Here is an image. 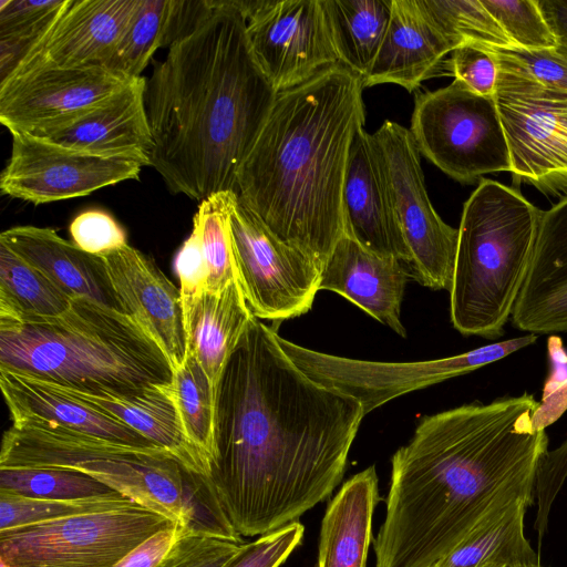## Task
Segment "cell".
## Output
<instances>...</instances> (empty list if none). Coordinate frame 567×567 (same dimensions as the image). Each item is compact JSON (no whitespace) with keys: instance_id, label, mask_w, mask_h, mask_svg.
Here are the masks:
<instances>
[{"instance_id":"obj_2","label":"cell","mask_w":567,"mask_h":567,"mask_svg":"<svg viewBox=\"0 0 567 567\" xmlns=\"http://www.w3.org/2000/svg\"><path fill=\"white\" fill-rule=\"evenodd\" d=\"M540 409L524 393L425 416L391 460L375 567H433L489 518L533 504L548 452Z\"/></svg>"},{"instance_id":"obj_29","label":"cell","mask_w":567,"mask_h":567,"mask_svg":"<svg viewBox=\"0 0 567 567\" xmlns=\"http://www.w3.org/2000/svg\"><path fill=\"white\" fill-rule=\"evenodd\" d=\"M532 503L520 501L475 528L433 567H535L540 565L524 532Z\"/></svg>"},{"instance_id":"obj_26","label":"cell","mask_w":567,"mask_h":567,"mask_svg":"<svg viewBox=\"0 0 567 567\" xmlns=\"http://www.w3.org/2000/svg\"><path fill=\"white\" fill-rule=\"evenodd\" d=\"M31 377L53 390L121 421L169 452L189 471L209 478L208 462L192 445L182 430L173 400L172 385L117 394L109 391H81Z\"/></svg>"},{"instance_id":"obj_19","label":"cell","mask_w":567,"mask_h":567,"mask_svg":"<svg viewBox=\"0 0 567 567\" xmlns=\"http://www.w3.org/2000/svg\"><path fill=\"white\" fill-rule=\"evenodd\" d=\"M146 79H133L84 114L29 135L102 156H128L151 166L154 144L145 106Z\"/></svg>"},{"instance_id":"obj_9","label":"cell","mask_w":567,"mask_h":567,"mask_svg":"<svg viewBox=\"0 0 567 567\" xmlns=\"http://www.w3.org/2000/svg\"><path fill=\"white\" fill-rule=\"evenodd\" d=\"M410 132L420 153L460 183L512 171L495 96L480 95L457 80L415 95Z\"/></svg>"},{"instance_id":"obj_17","label":"cell","mask_w":567,"mask_h":567,"mask_svg":"<svg viewBox=\"0 0 567 567\" xmlns=\"http://www.w3.org/2000/svg\"><path fill=\"white\" fill-rule=\"evenodd\" d=\"M101 257L123 311L156 342L173 371L182 367L187 340L179 288L128 244Z\"/></svg>"},{"instance_id":"obj_32","label":"cell","mask_w":567,"mask_h":567,"mask_svg":"<svg viewBox=\"0 0 567 567\" xmlns=\"http://www.w3.org/2000/svg\"><path fill=\"white\" fill-rule=\"evenodd\" d=\"M172 394L182 430L192 445L208 462L215 454L216 393L192 352L173 371Z\"/></svg>"},{"instance_id":"obj_8","label":"cell","mask_w":567,"mask_h":567,"mask_svg":"<svg viewBox=\"0 0 567 567\" xmlns=\"http://www.w3.org/2000/svg\"><path fill=\"white\" fill-rule=\"evenodd\" d=\"M174 519L136 503L0 532V567H114Z\"/></svg>"},{"instance_id":"obj_16","label":"cell","mask_w":567,"mask_h":567,"mask_svg":"<svg viewBox=\"0 0 567 567\" xmlns=\"http://www.w3.org/2000/svg\"><path fill=\"white\" fill-rule=\"evenodd\" d=\"M132 80L100 65L20 70L0 83V122L10 133L53 127L94 109Z\"/></svg>"},{"instance_id":"obj_35","label":"cell","mask_w":567,"mask_h":567,"mask_svg":"<svg viewBox=\"0 0 567 567\" xmlns=\"http://www.w3.org/2000/svg\"><path fill=\"white\" fill-rule=\"evenodd\" d=\"M0 491L58 501L122 495L86 473L66 468H0Z\"/></svg>"},{"instance_id":"obj_10","label":"cell","mask_w":567,"mask_h":567,"mask_svg":"<svg viewBox=\"0 0 567 567\" xmlns=\"http://www.w3.org/2000/svg\"><path fill=\"white\" fill-rule=\"evenodd\" d=\"M536 340V334L527 333L447 358L416 362H379L310 350L278 337L285 353L305 374L315 382L358 401L364 415L402 394L499 361Z\"/></svg>"},{"instance_id":"obj_24","label":"cell","mask_w":567,"mask_h":567,"mask_svg":"<svg viewBox=\"0 0 567 567\" xmlns=\"http://www.w3.org/2000/svg\"><path fill=\"white\" fill-rule=\"evenodd\" d=\"M0 241L40 270L72 300L86 299L125 313L113 291L102 257L83 251L54 229L16 226L3 230Z\"/></svg>"},{"instance_id":"obj_37","label":"cell","mask_w":567,"mask_h":567,"mask_svg":"<svg viewBox=\"0 0 567 567\" xmlns=\"http://www.w3.org/2000/svg\"><path fill=\"white\" fill-rule=\"evenodd\" d=\"M131 498L96 497L73 501L38 499L0 491V532L133 504Z\"/></svg>"},{"instance_id":"obj_41","label":"cell","mask_w":567,"mask_h":567,"mask_svg":"<svg viewBox=\"0 0 567 567\" xmlns=\"http://www.w3.org/2000/svg\"><path fill=\"white\" fill-rule=\"evenodd\" d=\"M68 0H0V39L47 32Z\"/></svg>"},{"instance_id":"obj_40","label":"cell","mask_w":567,"mask_h":567,"mask_svg":"<svg viewBox=\"0 0 567 567\" xmlns=\"http://www.w3.org/2000/svg\"><path fill=\"white\" fill-rule=\"evenodd\" d=\"M244 544L185 530L159 567H226Z\"/></svg>"},{"instance_id":"obj_47","label":"cell","mask_w":567,"mask_h":567,"mask_svg":"<svg viewBox=\"0 0 567 567\" xmlns=\"http://www.w3.org/2000/svg\"><path fill=\"white\" fill-rule=\"evenodd\" d=\"M538 6L556 39V51L567 59V0H538Z\"/></svg>"},{"instance_id":"obj_30","label":"cell","mask_w":567,"mask_h":567,"mask_svg":"<svg viewBox=\"0 0 567 567\" xmlns=\"http://www.w3.org/2000/svg\"><path fill=\"white\" fill-rule=\"evenodd\" d=\"M339 63L362 80L385 37L392 0H322Z\"/></svg>"},{"instance_id":"obj_36","label":"cell","mask_w":567,"mask_h":567,"mask_svg":"<svg viewBox=\"0 0 567 567\" xmlns=\"http://www.w3.org/2000/svg\"><path fill=\"white\" fill-rule=\"evenodd\" d=\"M168 10L169 0H141L103 68L130 79L142 76L155 51L163 47Z\"/></svg>"},{"instance_id":"obj_22","label":"cell","mask_w":567,"mask_h":567,"mask_svg":"<svg viewBox=\"0 0 567 567\" xmlns=\"http://www.w3.org/2000/svg\"><path fill=\"white\" fill-rule=\"evenodd\" d=\"M530 334L567 332V197L543 210L527 277L512 313Z\"/></svg>"},{"instance_id":"obj_14","label":"cell","mask_w":567,"mask_h":567,"mask_svg":"<svg viewBox=\"0 0 567 567\" xmlns=\"http://www.w3.org/2000/svg\"><path fill=\"white\" fill-rule=\"evenodd\" d=\"M11 155L0 176L1 193L35 205L83 197L138 179L140 161L66 148L24 133H11Z\"/></svg>"},{"instance_id":"obj_12","label":"cell","mask_w":567,"mask_h":567,"mask_svg":"<svg viewBox=\"0 0 567 567\" xmlns=\"http://www.w3.org/2000/svg\"><path fill=\"white\" fill-rule=\"evenodd\" d=\"M373 136L384 158L398 221L411 254L410 270L423 286L450 291L458 229L444 223L432 206L412 134L386 120Z\"/></svg>"},{"instance_id":"obj_5","label":"cell","mask_w":567,"mask_h":567,"mask_svg":"<svg viewBox=\"0 0 567 567\" xmlns=\"http://www.w3.org/2000/svg\"><path fill=\"white\" fill-rule=\"evenodd\" d=\"M0 368L89 392L173 382L166 355L130 316L86 299L56 317L0 318Z\"/></svg>"},{"instance_id":"obj_18","label":"cell","mask_w":567,"mask_h":567,"mask_svg":"<svg viewBox=\"0 0 567 567\" xmlns=\"http://www.w3.org/2000/svg\"><path fill=\"white\" fill-rule=\"evenodd\" d=\"M343 213L344 234L378 255L410 266L411 254L398 221L384 158L364 127L357 131L350 146Z\"/></svg>"},{"instance_id":"obj_38","label":"cell","mask_w":567,"mask_h":567,"mask_svg":"<svg viewBox=\"0 0 567 567\" xmlns=\"http://www.w3.org/2000/svg\"><path fill=\"white\" fill-rule=\"evenodd\" d=\"M513 47L555 49L557 43L538 0H481Z\"/></svg>"},{"instance_id":"obj_46","label":"cell","mask_w":567,"mask_h":567,"mask_svg":"<svg viewBox=\"0 0 567 567\" xmlns=\"http://www.w3.org/2000/svg\"><path fill=\"white\" fill-rule=\"evenodd\" d=\"M185 530L187 529L175 523L157 532L114 567H159Z\"/></svg>"},{"instance_id":"obj_13","label":"cell","mask_w":567,"mask_h":567,"mask_svg":"<svg viewBox=\"0 0 567 567\" xmlns=\"http://www.w3.org/2000/svg\"><path fill=\"white\" fill-rule=\"evenodd\" d=\"M230 229L236 280L252 316L281 321L308 312L320 290L317 265L271 234L239 198Z\"/></svg>"},{"instance_id":"obj_43","label":"cell","mask_w":567,"mask_h":567,"mask_svg":"<svg viewBox=\"0 0 567 567\" xmlns=\"http://www.w3.org/2000/svg\"><path fill=\"white\" fill-rule=\"evenodd\" d=\"M72 243L83 251L104 256L127 245L124 228L106 212L87 209L70 224Z\"/></svg>"},{"instance_id":"obj_23","label":"cell","mask_w":567,"mask_h":567,"mask_svg":"<svg viewBox=\"0 0 567 567\" xmlns=\"http://www.w3.org/2000/svg\"><path fill=\"white\" fill-rule=\"evenodd\" d=\"M408 275L400 260L378 255L343 234L320 270L319 289L341 295L405 337L400 315Z\"/></svg>"},{"instance_id":"obj_21","label":"cell","mask_w":567,"mask_h":567,"mask_svg":"<svg viewBox=\"0 0 567 567\" xmlns=\"http://www.w3.org/2000/svg\"><path fill=\"white\" fill-rule=\"evenodd\" d=\"M0 388L13 425L55 427L143 452H167L121 421L29 374L0 368Z\"/></svg>"},{"instance_id":"obj_20","label":"cell","mask_w":567,"mask_h":567,"mask_svg":"<svg viewBox=\"0 0 567 567\" xmlns=\"http://www.w3.org/2000/svg\"><path fill=\"white\" fill-rule=\"evenodd\" d=\"M140 4L141 0H68L51 31L13 73L33 66H103Z\"/></svg>"},{"instance_id":"obj_11","label":"cell","mask_w":567,"mask_h":567,"mask_svg":"<svg viewBox=\"0 0 567 567\" xmlns=\"http://www.w3.org/2000/svg\"><path fill=\"white\" fill-rule=\"evenodd\" d=\"M497 66L494 96L514 178L544 193L567 197V95Z\"/></svg>"},{"instance_id":"obj_42","label":"cell","mask_w":567,"mask_h":567,"mask_svg":"<svg viewBox=\"0 0 567 567\" xmlns=\"http://www.w3.org/2000/svg\"><path fill=\"white\" fill-rule=\"evenodd\" d=\"M174 268L179 280V293L187 331L194 310L207 292L208 267L198 233L192 229L188 238L178 249Z\"/></svg>"},{"instance_id":"obj_4","label":"cell","mask_w":567,"mask_h":567,"mask_svg":"<svg viewBox=\"0 0 567 567\" xmlns=\"http://www.w3.org/2000/svg\"><path fill=\"white\" fill-rule=\"evenodd\" d=\"M363 89L359 75L336 64L278 92L237 173L240 202L319 270L346 233L343 186L365 121Z\"/></svg>"},{"instance_id":"obj_45","label":"cell","mask_w":567,"mask_h":567,"mask_svg":"<svg viewBox=\"0 0 567 567\" xmlns=\"http://www.w3.org/2000/svg\"><path fill=\"white\" fill-rule=\"evenodd\" d=\"M449 70L457 80L471 91L494 96L498 66L494 55L484 45H462L451 52Z\"/></svg>"},{"instance_id":"obj_7","label":"cell","mask_w":567,"mask_h":567,"mask_svg":"<svg viewBox=\"0 0 567 567\" xmlns=\"http://www.w3.org/2000/svg\"><path fill=\"white\" fill-rule=\"evenodd\" d=\"M543 210L517 189L482 178L464 203L450 313L464 336L495 340L520 293Z\"/></svg>"},{"instance_id":"obj_27","label":"cell","mask_w":567,"mask_h":567,"mask_svg":"<svg viewBox=\"0 0 567 567\" xmlns=\"http://www.w3.org/2000/svg\"><path fill=\"white\" fill-rule=\"evenodd\" d=\"M378 502V475L373 465L341 486L322 519L318 567H367Z\"/></svg>"},{"instance_id":"obj_31","label":"cell","mask_w":567,"mask_h":567,"mask_svg":"<svg viewBox=\"0 0 567 567\" xmlns=\"http://www.w3.org/2000/svg\"><path fill=\"white\" fill-rule=\"evenodd\" d=\"M72 299L0 241V318L56 317Z\"/></svg>"},{"instance_id":"obj_25","label":"cell","mask_w":567,"mask_h":567,"mask_svg":"<svg viewBox=\"0 0 567 567\" xmlns=\"http://www.w3.org/2000/svg\"><path fill=\"white\" fill-rule=\"evenodd\" d=\"M451 52L419 0H392L385 37L362 85L392 83L412 92L439 70Z\"/></svg>"},{"instance_id":"obj_34","label":"cell","mask_w":567,"mask_h":567,"mask_svg":"<svg viewBox=\"0 0 567 567\" xmlns=\"http://www.w3.org/2000/svg\"><path fill=\"white\" fill-rule=\"evenodd\" d=\"M452 51L462 45L513 47L481 0H419Z\"/></svg>"},{"instance_id":"obj_3","label":"cell","mask_w":567,"mask_h":567,"mask_svg":"<svg viewBox=\"0 0 567 567\" xmlns=\"http://www.w3.org/2000/svg\"><path fill=\"white\" fill-rule=\"evenodd\" d=\"M174 42L146 80L151 166L167 188L196 200L237 188L278 92L249 44L236 0Z\"/></svg>"},{"instance_id":"obj_28","label":"cell","mask_w":567,"mask_h":567,"mask_svg":"<svg viewBox=\"0 0 567 567\" xmlns=\"http://www.w3.org/2000/svg\"><path fill=\"white\" fill-rule=\"evenodd\" d=\"M252 313L237 280L219 293L205 292L186 331L192 352L216 393L225 367L239 343Z\"/></svg>"},{"instance_id":"obj_1","label":"cell","mask_w":567,"mask_h":567,"mask_svg":"<svg viewBox=\"0 0 567 567\" xmlns=\"http://www.w3.org/2000/svg\"><path fill=\"white\" fill-rule=\"evenodd\" d=\"M278 337L252 317L217 391L209 481L241 537L298 522L329 497L364 416L358 401L305 374Z\"/></svg>"},{"instance_id":"obj_6","label":"cell","mask_w":567,"mask_h":567,"mask_svg":"<svg viewBox=\"0 0 567 567\" xmlns=\"http://www.w3.org/2000/svg\"><path fill=\"white\" fill-rule=\"evenodd\" d=\"M0 468L80 471L189 532L244 543L209 478L168 452H143L55 427L12 424L2 436Z\"/></svg>"},{"instance_id":"obj_44","label":"cell","mask_w":567,"mask_h":567,"mask_svg":"<svg viewBox=\"0 0 567 567\" xmlns=\"http://www.w3.org/2000/svg\"><path fill=\"white\" fill-rule=\"evenodd\" d=\"M305 527L299 522L245 543L240 551L226 567H279L297 548Z\"/></svg>"},{"instance_id":"obj_33","label":"cell","mask_w":567,"mask_h":567,"mask_svg":"<svg viewBox=\"0 0 567 567\" xmlns=\"http://www.w3.org/2000/svg\"><path fill=\"white\" fill-rule=\"evenodd\" d=\"M237 202L236 192L215 193L199 202L193 217L208 267L207 291L212 293L236 280L230 219Z\"/></svg>"},{"instance_id":"obj_15","label":"cell","mask_w":567,"mask_h":567,"mask_svg":"<svg viewBox=\"0 0 567 567\" xmlns=\"http://www.w3.org/2000/svg\"><path fill=\"white\" fill-rule=\"evenodd\" d=\"M246 21L251 51L277 92L340 64L322 0L256 1Z\"/></svg>"},{"instance_id":"obj_39","label":"cell","mask_w":567,"mask_h":567,"mask_svg":"<svg viewBox=\"0 0 567 567\" xmlns=\"http://www.w3.org/2000/svg\"><path fill=\"white\" fill-rule=\"evenodd\" d=\"M484 47L494 55L497 65L514 70L549 91L567 95V59L556 49Z\"/></svg>"},{"instance_id":"obj_48","label":"cell","mask_w":567,"mask_h":567,"mask_svg":"<svg viewBox=\"0 0 567 567\" xmlns=\"http://www.w3.org/2000/svg\"><path fill=\"white\" fill-rule=\"evenodd\" d=\"M535 567H542V565L535 566Z\"/></svg>"}]
</instances>
